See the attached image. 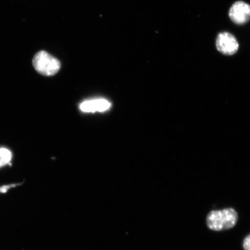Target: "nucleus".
Listing matches in <instances>:
<instances>
[{
  "label": "nucleus",
  "mask_w": 250,
  "mask_h": 250,
  "mask_svg": "<svg viewBox=\"0 0 250 250\" xmlns=\"http://www.w3.org/2000/svg\"><path fill=\"white\" fill-rule=\"evenodd\" d=\"M238 215L233 208L221 211H212L207 218L208 226L210 229L221 231L230 229L237 223Z\"/></svg>",
  "instance_id": "nucleus-1"
},
{
  "label": "nucleus",
  "mask_w": 250,
  "mask_h": 250,
  "mask_svg": "<svg viewBox=\"0 0 250 250\" xmlns=\"http://www.w3.org/2000/svg\"><path fill=\"white\" fill-rule=\"evenodd\" d=\"M33 64L39 73L47 77L54 76L61 67L58 59L44 51H40L34 56Z\"/></svg>",
  "instance_id": "nucleus-2"
},
{
  "label": "nucleus",
  "mask_w": 250,
  "mask_h": 250,
  "mask_svg": "<svg viewBox=\"0 0 250 250\" xmlns=\"http://www.w3.org/2000/svg\"><path fill=\"white\" fill-rule=\"evenodd\" d=\"M218 51L225 55H232L239 49V43L235 37L229 33L224 32L218 34L216 40Z\"/></svg>",
  "instance_id": "nucleus-3"
},
{
  "label": "nucleus",
  "mask_w": 250,
  "mask_h": 250,
  "mask_svg": "<svg viewBox=\"0 0 250 250\" xmlns=\"http://www.w3.org/2000/svg\"><path fill=\"white\" fill-rule=\"evenodd\" d=\"M229 18L237 24H245L250 20V5L240 1L232 5L229 11Z\"/></svg>",
  "instance_id": "nucleus-4"
},
{
  "label": "nucleus",
  "mask_w": 250,
  "mask_h": 250,
  "mask_svg": "<svg viewBox=\"0 0 250 250\" xmlns=\"http://www.w3.org/2000/svg\"><path fill=\"white\" fill-rule=\"evenodd\" d=\"M111 107V103L107 100L96 99L81 103L80 108L84 112H104Z\"/></svg>",
  "instance_id": "nucleus-5"
},
{
  "label": "nucleus",
  "mask_w": 250,
  "mask_h": 250,
  "mask_svg": "<svg viewBox=\"0 0 250 250\" xmlns=\"http://www.w3.org/2000/svg\"><path fill=\"white\" fill-rule=\"evenodd\" d=\"M12 157V152L7 148H0V167L9 165Z\"/></svg>",
  "instance_id": "nucleus-6"
},
{
  "label": "nucleus",
  "mask_w": 250,
  "mask_h": 250,
  "mask_svg": "<svg viewBox=\"0 0 250 250\" xmlns=\"http://www.w3.org/2000/svg\"><path fill=\"white\" fill-rule=\"evenodd\" d=\"M20 184H9V185H5L0 187V193H4L8 191L9 189L15 187L20 186Z\"/></svg>",
  "instance_id": "nucleus-7"
},
{
  "label": "nucleus",
  "mask_w": 250,
  "mask_h": 250,
  "mask_svg": "<svg viewBox=\"0 0 250 250\" xmlns=\"http://www.w3.org/2000/svg\"><path fill=\"white\" fill-rule=\"evenodd\" d=\"M243 248L245 250H250V234L245 239L243 242Z\"/></svg>",
  "instance_id": "nucleus-8"
}]
</instances>
